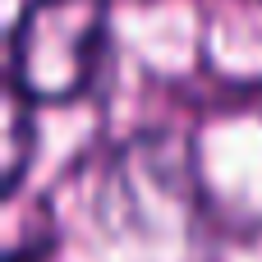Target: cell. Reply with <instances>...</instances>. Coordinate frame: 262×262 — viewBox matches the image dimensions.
<instances>
[{
    "label": "cell",
    "mask_w": 262,
    "mask_h": 262,
    "mask_svg": "<svg viewBox=\"0 0 262 262\" xmlns=\"http://www.w3.org/2000/svg\"><path fill=\"white\" fill-rule=\"evenodd\" d=\"M111 37L106 0H28L9 32V88L60 106L92 88Z\"/></svg>",
    "instance_id": "cell-1"
},
{
    "label": "cell",
    "mask_w": 262,
    "mask_h": 262,
    "mask_svg": "<svg viewBox=\"0 0 262 262\" xmlns=\"http://www.w3.org/2000/svg\"><path fill=\"white\" fill-rule=\"evenodd\" d=\"M28 111H37V106L9 88V97H5V189L18 184L23 161H28Z\"/></svg>",
    "instance_id": "cell-2"
}]
</instances>
